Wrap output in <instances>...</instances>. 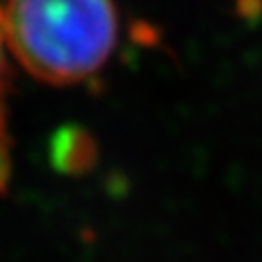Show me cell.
I'll list each match as a JSON object with an SVG mask.
<instances>
[{"mask_svg": "<svg viewBox=\"0 0 262 262\" xmlns=\"http://www.w3.org/2000/svg\"><path fill=\"white\" fill-rule=\"evenodd\" d=\"M3 22L9 53L48 85L96 75L118 42L114 0H7Z\"/></svg>", "mask_w": 262, "mask_h": 262, "instance_id": "6da1fadb", "label": "cell"}, {"mask_svg": "<svg viewBox=\"0 0 262 262\" xmlns=\"http://www.w3.org/2000/svg\"><path fill=\"white\" fill-rule=\"evenodd\" d=\"M98 162V144L88 129L66 125L51 140V164L61 175H85Z\"/></svg>", "mask_w": 262, "mask_h": 262, "instance_id": "7a4b0ae2", "label": "cell"}, {"mask_svg": "<svg viewBox=\"0 0 262 262\" xmlns=\"http://www.w3.org/2000/svg\"><path fill=\"white\" fill-rule=\"evenodd\" d=\"M11 88V66L7 59V37L0 7V192L7 190L11 175V151H9V131H7V92Z\"/></svg>", "mask_w": 262, "mask_h": 262, "instance_id": "3957f363", "label": "cell"}]
</instances>
